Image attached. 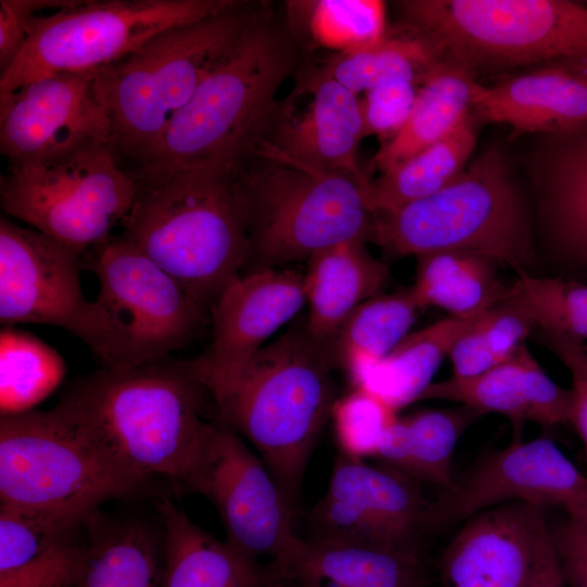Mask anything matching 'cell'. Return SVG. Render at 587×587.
Here are the masks:
<instances>
[{
    "mask_svg": "<svg viewBox=\"0 0 587 587\" xmlns=\"http://www.w3.org/2000/svg\"><path fill=\"white\" fill-rule=\"evenodd\" d=\"M272 587H297L296 584L294 582H291L290 579H280L279 582H277L275 585H273Z\"/></svg>",
    "mask_w": 587,
    "mask_h": 587,
    "instance_id": "50",
    "label": "cell"
},
{
    "mask_svg": "<svg viewBox=\"0 0 587 587\" xmlns=\"http://www.w3.org/2000/svg\"><path fill=\"white\" fill-rule=\"evenodd\" d=\"M65 374L62 357L23 330L5 326L0 333L1 416L28 412L48 397Z\"/></svg>",
    "mask_w": 587,
    "mask_h": 587,
    "instance_id": "34",
    "label": "cell"
},
{
    "mask_svg": "<svg viewBox=\"0 0 587 587\" xmlns=\"http://www.w3.org/2000/svg\"><path fill=\"white\" fill-rule=\"evenodd\" d=\"M305 14L312 40L337 53L372 47L387 35L386 5L378 0L294 1Z\"/></svg>",
    "mask_w": 587,
    "mask_h": 587,
    "instance_id": "39",
    "label": "cell"
},
{
    "mask_svg": "<svg viewBox=\"0 0 587 587\" xmlns=\"http://www.w3.org/2000/svg\"><path fill=\"white\" fill-rule=\"evenodd\" d=\"M182 488L213 503L229 545L260 561L267 558L287 577L304 544L295 527L297 512L237 433L221 422L209 423Z\"/></svg>",
    "mask_w": 587,
    "mask_h": 587,
    "instance_id": "12",
    "label": "cell"
},
{
    "mask_svg": "<svg viewBox=\"0 0 587 587\" xmlns=\"http://www.w3.org/2000/svg\"><path fill=\"white\" fill-rule=\"evenodd\" d=\"M285 579L297 587H426L428 572L423 552L304 538Z\"/></svg>",
    "mask_w": 587,
    "mask_h": 587,
    "instance_id": "27",
    "label": "cell"
},
{
    "mask_svg": "<svg viewBox=\"0 0 587 587\" xmlns=\"http://www.w3.org/2000/svg\"><path fill=\"white\" fill-rule=\"evenodd\" d=\"M408 27L441 59L477 71L587 59V5L566 0H408Z\"/></svg>",
    "mask_w": 587,
    "mask_h": 587,
    "instance_id": "7",
    "label": "cell"
},
{
    "mask_svg": "<svg viewBox=\"0 0 587 587\" xmlns=\"http://www.w3.org/2000/svg\"><path fill=\"white\" fill-rule=\"evenodd\" d=\"M261 8L240 1L218 14L159 33L96 70L95 89L111 122L118 159L138 163L155 146Z\"/></svg>",
    "mask_w": 587,
    "mask_h": 587,
    "instance_id": "6",
    "label": "cell"
},
{
    "mask_svg": "<svg viewBox=\"0 0 587 587\" xmlns=\"http://www.w3.org/2000/svg\"><path fill=\"white\" fill-rule=\"evenodd\" d=\"M205 392L187 362L162 360L103 366L75 382L57 407L121 470L182 487L209 424L202 417Z\"/></svg>",
    "mask_w": 587,
    "mask_h": 587,
    "instance_id": "2",
    "label": "cell"
},
{
    "mask_svg": "<svg viewBox=\"0 0 587 587\" xmlns=\"http://www.w3.org/2000/svg\"><path fill=\"white\" fill-rule=\"evenodd\" d=\"M134 170L137 195L120 236L172 276L208 315L247 262L239 170L214 164Z\"/></svg>",
    "mask_w": 587,
    "mask_h": 587,
    "instance_id": "1",
    "label": "cell"
},
{
    "mask_svg": "<svg viewBox=\"0 0 587 587\" xmlns=\"http://www.w3.org/2000/svg\"><path fill=\"white\" fill-rule=\"evenodd\" d=\"M551 536L561 558H572L587 564V524L567 521L551 530Z\"/></svg>",
    "mask_w": 587,
    "mask_h": 587,
    "instance_id": "46",
    "label": "cell"
},
{
    "mask_svg": "<svg viewBox=\"0 0 587 587\" xmlns=\"http://www.w3.org/2000/svg\"><path fill=\"white\" fill-rule=\"evenodd\" d=\"M476 84L465 68L445 59L437 61L419 84L408 121L382 145L372 159L373 167L386 172L450 134L472 112Z\"/></svg>",
    "mask_w": 587,
    "mask_h": 587,
    "instance_id": "29",
    "label": "cell"
},
{
    "mask_svg": "<svg viewBox=\"0 0 587 587\" xmlns=\"http://www.w3.org/2000/svg\"><path fill=\"white\" fill-rule=\"evenodd\" d=\"M560 559L567 587H587V564L572 558Z\"/></svg>",
    "mask_w": 587,
    "mask_h": 587,
    "instance_id": "48",
    "label": "cell"
},
{
    "mask_svg": "<svg viewBox=\"0 0 587 587\" xmlns=\"http://www.w3.org/2000/svg\"><path fill=\"white\" fill-rule=\"evenodd\" d=\"M474 114H467L439 141L370 179L367 199L373 213L390 212L426 198L457 178L476 143Z\"/></svg>",
    "mask_w": 587,
    "mask_h": 587,
    "instance_id": "32",
    "label": "cell"
},
{
    "mask_svg": "<svg viewBox=\"0 0 587 587\" xmlns=\"http://www.w3.org/2000/svg\"><path fill=\"white\" fill-rule=\"evenodd\" d=\"M336 362L305 322L265 345L214 401L218 422L259 452L298 512L302 480L337 401Z\"/></svg>",
    "mask_w": 587,
    "mask_h": 587,
    "instance_id": "3",
    "label": "cell"
},
{
    "mask_svg": "<svg viewBox=\"0 0 587 587\" xmlns=\"http://www.w3.org/2000/svg\"><path fill=\"white\" fill-rule=\"evenodd\" d=\"M365 135L357 95L324 68H313L300 73L286 98L277 100L260 139L304 163L367 179L358 160Z\"/></svg>",
    "mask_w": 587,
    "mask_h": 587,
    "instance_id": "19",
    "label": "cell"
},
{
    "mask_svg": "<svg viewBox=\"0 0 587 587\" xmlns=\"http://www.w3.org/2000/svg\"><path fill=\"white\" fill-rule=\"evenodd\" d=\"M163 560L162 522L157 527L96 511L86 523L82 565L67 587H160Z\"/></svg>",
    "mask_w": 587,
    "mask_h": 587,
    "instance_id": "25",
    "label": "cell"
},
{
    "mask_svg": "<svg viewBox=\"0 0 587 587\" xmlns=\"http://www.w3.org/2000/svg\"><path fill=\"white\" fill-rule=\"evenodd\" d=\"M569 369L573 380L587 387V349L584 345L573 344L554 337L533 333Z\"/></svg>",
    "mask_w": 587,
    "mask_h": 587,
    "instance_id": "45",
    "label": "cell"
},
{
    "mask_svg": "<svg viewBox=\"0 0 587 587\" xmlns=\"http://www.w3.org/2000/svg\"><path fill=\"white\" fill-rule=\"evenodd\" d=\"M155 504L164 534L160 587H272L284 579L273 564L202 529L168 497Z\"/></svg>",
    "mask_w": 587,
    "mask_h": 587,
    "instance_id": "23",
    "label": "cell"
},
{
    "mask_svg": "<svg viewBox=\"0 0 587 587\" xmlns=\"http://www.w3.org/2000/svg\"><path fill=\"white\" fill-rule=\"evenodd\" d=\"M239 0H74L36 15L25 45L0 74V92L64 72L97 70L168 28L218 14Z\"/></svg>",
    "mask_w": 587,
    "mask_h": 587,
    "instance_id": "10",
    "label": "cell"
},
{
    "mask_svg": "<svg viewBox=\"0 0 587 587\" xmlns=\"http://www.w3.org/2000/svg\"><path fill=\"white\" fill-rule=\"evenodd\" d=\"M472 112L514 134L562 135L587 126V82L559 64H547L495 86L476 84Z\"/></svg>",
    "mask_w": 587,
    "mask_h": 587,
    "instance_id": "22",
    "label": "cell"
},
{
    "mask_svg": "<svg viewBox=\"0 0 587 587\" xmlns=\"http://www.w3.org/2000/svg\"><path fill=\"white\" fill-rule=\"evenodd\" d=\"M483 414L459 405L399 416L385 435L375 459L419 480L445 489L454 486L452 457L458 440Z\"/></svg>",
    "mask_w": 587,
    "mask_h": 587,
    "instance_id": "28",
    "label": "cell"
},
{
    "mask_svg": "<svg viewBox=\"0 0 587 587\" xmlns=\"http://www.w3.org/2000/svg\"><path fill=\"white\" fill-rule=\"evenodd\" d=\"M497 262L470 252L439 251L417 257L411 286L421 309L437 307L451 316L476 315L511 295L498 277Z\"/></svg>",
    "mask_w": 587,
    "mask_h": 587,
    "instance_id": "31",
    "label": "cell"
},
{
    "mask_svg": "<svg viewBox=\"0 0 587 587\" xmlns=\"http://www.w3.org/2000/svg\"><path fill=\"white\" fill-rule=\"evenodd\" d=\"M527 587H567L551 530L542 542Z\"/></svg>",
    "mask_w": 587,
    "mask_h": 587,
    "instance_id": "44",
    "label": "cell"
},
{
    "mask_svg": "<svg viewBox=\"0 0 587 587\" xmlns=\"http://www.w3.org/2000/svg\"><path fill=\"white\" fill-rule=\"evenodd\" d=\"M545 509L510 502L465 520L440 561L445 587H527L549 536Z\"/></svg>",
    "mask_w": 587,
    "mask_h": 587,
    "instance_id": "20",
    "label": "cell"
},
{
    "mask_svg": "<svg viewBox=\"0 0 587 587\" xmlns=\"http://www.w3.org/2000/svg\"><path fill=\"white\" fill-rule=\"evenodd\" d=\"M74 0H0V74L22 51L30 21L46 11L72 4Z\"/></svg>",
    "mask_w": 587,
    "mask_h": 587,
    "instance_id": "43",
    "label": "cell"
},
{
    "mask_svg": "<svg viewBox=\"0 0 587 587\" xmlns=\"http://www.w3.org/2000/svg\"><path fill=\"white\" fill-rule=\"evenodd\" d=\"M298 47L289 22L265 7L205 76L136 166L214 164L239 170L263 136Z\"/></svg>",
    "mask_w": 587,
    "mask_h": 587,
    "instance_id": "4",
    "label": "cell"
},
{
    "mask_svg": "<svg viewBox=\"0 0 587 587\" xmlns=\"http://www.w3.org/2000/svg\"><path fill=\"white\" fill-rule=\"evenodd\" d=\"M480 313L467 317L450 315L409 333L383 358L349 361L344 367L353 388L375 394L397 411L420 400L455 341Z\"/></svg>",
    "mask_w": 587,
    "mask_h": 587,
    "instance_id": "26",
    "label": "cell"
},
{
    "mask_svg": "<svg viewBox=\"0 0 587 587\" xmlns=\"http://www.w3.org/2000/svg\"><path fill=\"white\" fill-rule=\"evenodd\" d=\"M572 388L575 398L570 424L576 429L587 457V387L573 380Z\"/></svg>",
    "mask_w": 587,
    "mask_h": 587,
    "instance_id": "47",
    "label": "cell"
},
{
    "mask_svg": "<svg viewBox=\"0 0 587 587\" xmlns=\"http://www.w3.org/2000/svg\"><path fill=\"white\" fill-rule=\"evenodd\" d=\"M510 502L559 508L567 521L587 524V476L549 438L513 442L434 501L435 526Z\"/></svg>",
    "mask_w": 587,
    "mask_h": 587,
    "instance_id": "17",
    "label": "cell"
},
{
    "mask_svg": "<svg viewBox=\"0 0 587 587\" xmlns=\"http://www.w3.org/2000/svg\"><path fill=\"white\" fill-rule=\"evenodd\" d=\"M112 146L64 158L9 166L0 183L3 211L83 254L123 224L137 195L130 171Z\"/></svg>",
    "mask_w": 587,
    "mask_h": 587,
    "instance_id": "11",
    "label": "cell"
},
{
    "mask_svg": "<svg viewBox=\"0 0 587 587\" xmlns=\"http://www.w3.org/2000/svg\"><path fill=\"white\" fill-rule=\"evenodd\" d=\"M91 514L1 503L0 574L80 540Z\"/></svg>",
    "mask_w": 587,
    "mask_h": 587,
    "instance_id": "37",
    "label": "cell"
},
{
    "mask_svg": "<svg viewBox=\"0 0 587 587\" xmlns=\"http://www.w3.org/2000/svg\"><path fill=\"white\" fill-rule=\"evenodd\" d=\"M372 241L396 255L462 251L527 273L533 260L521 198L502 153L483 152L437 192L374 214Z\"/></svg>",
    "mask_w": 587,
    "mask_h": 587,
    "instance_id": "8",
    "label": "cell"
},
{
    "mask_svg": "<svg viewBox=\"0 0 587 587\" xmlns=\"http://www.w3.org/2000/svg\"><path fill=\"white\" fill-rule=\"evenodd\" d=\"M83 540L62 547L10 572L0 574V587H67L76 576L85 551Z\"/></svg>",
    "mask_w": 587,
    "mask_h": 587,
    "instance_id": "42",
    "label": "cell"
},
{
    "mask_svg": "<svg viewBox=\"0 0 587 587\" xmlns=\"http://www.w3.org/2000/svg\"><path fill=\"white\" fill-rule=\"evenodd\" d=\"M529 314L510 295L483 311L455 341L453 377H471L509 360L534 332Z\"/></svg>",
    "mask_w": 587,
    "mask_h": 587,
    "instance_id": "36",
    "label": "cell"
},
{
    "mask_svg": "<svg viewBox=\"0 0 587 587\" xmlns=\"http://www.w3.org/2000/svg\"><path fill=\"white\" fill-rule=\"evenodd\" d=\"M305 303L304 278L298 272L263 268L239 275L210 312L212 341L187 362L191 374L215 400Z\"/></svg>",
    "mask_w": 587,
    "mask_h": 587,
    "instance_id": "18",
    "label": "cell"
},
{
    "mask_svg": "<svg viewBox=\"0 0 587 587\" xmlns=\"http://www.w3.org/2000/svg\"><path fill=\"white\" fill-rule=\"evenodd\" d=\"M84 255L99 282L95 301L116 336L121 367L165 360L197 337L207 314L135 245L118 235Z\"/></svg>",
    "mask_w": 587,
    "mask_h": 587,
    "instance_id": "14",
    "label": "cell"
},
{
    "mask_svg": "<svg viewBox=\"0 0 587 587\" xmlns=\"http://www.w3.org/2000/svg\"><path fill=\"white\" fill-rule=\"evenodd\" d=\"M83 253L37 230L0 218V322L46 324L84 341L104 367L122 365L113 328L79 278Z\"/></svg>",
    "mask_w": 587,
    "mask_h": 587,
    "instance_id": "13",
    "label": "cell"
},
{
    "mask_svg": "<svg viewBox=\"0 0 587 587\" xmlns=\"http://www.w3.org/2000/svg\"><path fill=\"white\" fill-rule=\"evenodd\" d=\"M434 527V501L419 480L339 452L325 495L307 515L305 539L423 552Z\"/></svg>",
    "mask_w": 587,
    "mask_h": 587,
    "instance_id": "15",
    "label": "cell"
},
{
    "mask_svg": "<svg viewBox=\"0 0 587 587\" xmlns=\"http://www.w3.org/2000/svg\"><path fill=\"white\" fill-rule=\"evenodd\" d=\"M96 70L64 72L0 92V151L9 166L113 147L112 125L95 89Z\"/></svg>",
    "mask_w": 587,
    "mask_h": 587,
    "instance_id": "16",
    "label": "cell"
},
{
    "mask_svg": "<svg viewBox=\"0 0 587 587\" xmlns=\"http://www.w3.org/2000/svg\"><path fill=\"white\" fill-rule=\"evenodd\" d=\"M419 84L395 80L365 92L361 101L366 135L378 136L384 143L403 127L413 109Z\"/></svg>",
    "mask_w": 587,
    "mask_h": 587,
    "instance_id": "41",
    "label": "cell"
},
{
    "mask_svg": "<svg viewBox=\"0 0 587 587\" xmlns=\"http://www.w3.org/2000/svg\"><path fill=\"white\" fill-rule=\"evenodd\" d=\"M370 179L304 163L260 139L237 176L248 238L242 274L372 240Z\"/></svg>",
    "mask_w": 587,
    "mask_h": 587,
    "instance_id": "5",
    "label": "cell"
},
{
    "mask_svg": "<svg viewBox=\"0 0 587 587\" xmlns=\"http://www.w3.org/2000/svg\"><path fill=\"white\" fill-rule=\"evenodd\" d=\"M420 310L411 287L364 301L329 345L335 362L344 366L353 359L387 355L409 334Z\"/></svg>",
    "mask_w": 587,
    "mask_h": 587,
    "instance_id": "35",
    "label": "cell"
},
{
    "mask_svg": "<svg viewBox=\"0 0 587 587\" xmlns=\"http://www.w3.org/2000/svg\"><path fill=\"white\" fill-rule=\"evenodd\" d=\"M511 297L532 317L533 333L579 345L587 340V285L525 273L512 284Z\"/></svg>",
    "mask_w": 587,
    "mask_h": 587,
    "instance_id": "38",
    "label": "cell"
},
{
    "mask_svg": "<svg viewBox=\"0 0 587 587\" xmlns=\"http://www.w3.org/2000/svg\"><path fill=\"white\" fill-rule=\"evenodd\" d=\"M149 484L103 457L57 405L1 416V503L89 515Z\"/></svg>",
    "mask_w": 587,
    "mask_h": 587,
    "instance_id": "9",
    "label": "cell"
},
{
    "mask_svg": "<svg viewBox=\"0 0 587 587\" xmlns=\"http://www.w3.org/2000/svg\"><path fill=\"white\" fill-rule=\"evenodd\" d=\"M394 407L362 388L338 398L332 416L340 451L349 457L375 458L392 424L399 417Z\"/></svg>",
    "mask_w": 587,
    "mask_h": 587,
    "instance_id": "40",
    "label": "cell"
},
{
    "mask_svg": "<svg viewBox=\"0 0 587 587\" xmlns=\"http://www.w3.org/2000/svg\"><path fill=\"white\" fill-rule=\"evenodd\" d=\"M574 390L553 382L526 347L503 363L475 376L432 383L420 400H445L483 415L497 413L513 422L544 426L570 424Z\"/></svg>",
    "mask_w": 587,
    "mask_h": 587,
    "instance_id": "21",
    "label": "cell"
},
{
    "mask_svg": "<svg viewBox=\"0 0 587 587\" xmlns=\"http://www.w3.org/2000/svg\"><path fill=\"white\" fill-rule=\"evenodd\" d=\"M409 30L401 35L387 33L372 47L337 53L323 68L354 95L395 80L420 84L441 58L425 38Z\"/></svg>",
    "mask_w": 587,
    "mask_h": 587,
    "instance_id": "33",
    "label": "cell"
},
{
    "mask_svg": "<svg viewBox=\"0 0 587 587\" xmlns=\"http://www.w3.org/2000/svg\"><path fill=\"white\" fill-rule=\"evenodd\" d=\"M573 73L587 82V59L567 66Z\"/></svg>",
    "mask_w": 587,
    "mask_h": 587,
    "instance_id": "49",
    "label": "cell"
},
{
    "mask_svg": "<svg viewBox=\"0 0 587 587\" xmlns=\"http://www.w3.org/2000/svg\"><path fill=\"white\" fill-rule=\"evenodd\" d=\"M365 242L344 241L308 260L303 275L309 305L305 326L327 346L350 314L377 296L389 276L387 266L367 251Z\"/></svg>",
    "mask_w": 587,
    "mask_h": 587,
    "instance_id": "24",
    "label": "cell"
},
{
    "mask_svg": "<svg viewBox=\"0 0 587 587\" xmlns=\"http://www.w3.org/2000/svg\"><path fill=\"white\" fill-rule=\"evenodd\" d=\"M557 136L544 204L549 235L563 266L587 275V126Z\"/></svg>",
    "mask_w": 587,
    "mask_h": 587,
    "instance_id": "30",
    "label": "cell"
}]
</instances>
